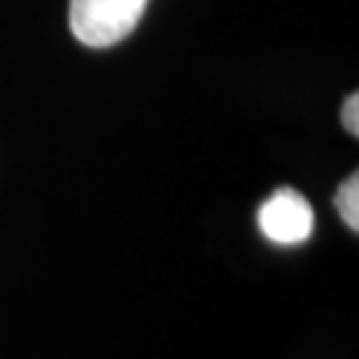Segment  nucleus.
<instances>
[{
	"label": "nucleus",
	"instance_id": "f257e3e1",
	"mask_svg": "<svg viewBox=\"0 0 359 359\" xmlns=\"http://www.w3.org/2000/svg\"><path fill=\"white\" fill-rule=\"evenodd\" d=\"M149 0H69V29L88 48H109L142 22Z\"/></svg>",
	"mask_w": 359,
	"mask_h": 359
},
{
	"label": "nucleus",
	"instance_id": "f03ea898",
	"mask_svg": "<svg viewBox=\"0 0 359 359\" xmlns=\"http://www.w3.org/2000/svg\"><path fill=\"white\" fill-rule=\"evenodd\" d=\"M258 226L274 245H301L314 231V210L304 194L283 187L258 208Z\"/></svg>",
	"mask_w": 359,
	"mask_h": 359
},
{
	"label": "nucleus",
	"instance_id": "7ed1b4c3",
	"mask_svg": "<svg viewBox=\"0 0 359 359\" xmlns=\"http://www.w3.org/2000/svg\"><path fill=\"white\" fill-rule=\"evenodd\" d=\"M335 210L351 231H359V176L351 173L335 192Z\"/></svg>",
	"mask_w": 359,
	"mask_h": 359
},
{
	"label": "nucleus",
	"instance_id": "20e7f679",
	"mask_svg": "<svg viewBox=\"0 0 359 359\" xmlns=\"http://www.w3.org/2000/svg\"><path fill=\"white\" fill-rule=\"evenodd\" d=\"M344 128L351 133V136H359V96L357 93H351L346 102H344Z\"/></svg>",
	"mask_w": 359,
	"mask_h": 359
}]
</instances>
